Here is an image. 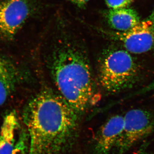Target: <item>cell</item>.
Segmentation results:
<instances>
[{"instance_id":"6da1fadb","label":"cell","mask_w":154,"mask_h":154,"mask_svg":"<svg viewBox=\"0 0 154 154\" xmlns=\"http://www.w3.org/2000/svg\"><path fill=\"white\" fill-rule=\"evenodd\" d=\"M78 114L60 94L41 91L29 101L23 120L30 137L29 154H58L75 137Z\"/></svg>"},{"instance_id":"7a4b0ae2","label":"cell","mask_w":154,"mask_h":154,"mask_svg":"<svg viewBox=\"0 0 154 154\" xmlns=\"http://www.w3.org/2000/svg\"><path fill=\"white\" fill-rule=\"evenodd\" d=\"M51 77L60 94L79 114L96 104L99 96L89 59L82 46L61 38L48 57Z\"/></svg>"},{"instance_id":"3957f363","label":"cell","mask_w":154,"mask_h":154,"mask_svg":"<svg viewBox=\"0 0 154 154\" xmlns=\"http://www.w3.org/2000/svg\"><path fill=\"white\" fill-rule=\"evenodd\" d=\"M131 54L116 48L103 54L99 62V80L105 91L116 94L131 88L137 82L140 70Z\"/></svg>"},{"instance_id":"277c9868","label":"cell","mask_w":154,"mask_h":154,"mask_svg":"<svg viewBox=\"0 0 154 154\" xmlns=\"http://www.w3.org/2000/svg\"><path fill=\"white\" fill-rule=\"evenodd\" d=\"M123 130L116 144V154H125L154 131V114L144 109H131L124 116Z\"/></svg>"},{"instance_id":"5b68a950","label":"cell","mask_w":154,"mask_h":154,"mask_svg":"<svg viewBox=\"0 0 154 154\" xmlns=\"http://www.w3.org/2000/svg\"><path fill=\"white\" fill-rule=\"evenodd\" d=\"M110 35L130 53L142 54L151 51L154 49V11L128 31L113 32Z\"/></svg>"},{"instance_id":"8992f818","label":"cell","mask_w":154,"mask_h":154,"mask_svg":"<svg viewBox=\"0 0 154 154\" xmlns=\"http://www.w3.org/2000/svg\"><path fill=\"white\" fill-rule=\"evenodd\" d=\"M32 0L0 2V37L14 38L32 13Z\"/></svg>"},{"instance_id":"52a82bcc","label":"cell","mask_w":154,"mask_h":154,"mask_svg":"<svg viewBox=\"0 0 154 154\" xmlns=\"http://www.w3.org/2000/svg\"><path fill=\"white\" fill-rule=\"evenodd\" d=\"M124 116L110 117L102 127L96 137L95 149L96 154H108L115 147L124 127Z\"/></svg>"},{"instance_id":"ba28073f","label":"cell","mask_w":154,"mask_h":154,"mask_svg":"<svg viewBox=\"0 0 154 154\" xmlns=\"http://www.w3.org/2000/svg\"><path fill=\"white\" fill-rule=\"evenodd\" d=\"M20 79V72L14 64L0 57V106L14 92Z\"/></svg>"},{"instance_id":"9c48e42d","label":"cell","mask_w":154,"mask_h":154,"mask_svg":"<svg viewBox=\"0 0 154 154\" xmlns=\"http://www.w3.org/2000/svg\"><path fill=\"white\" fill-rule=\"evenodd\" d=\"M107 23L116 32H125L140 22L136 11L129 8L110 9L106 14Z\"/></svg>"},{"instance_id":"30bf717a","label":"cell","mask_w":154,"mask_h":154,"mask_svg":"<svg viewBox=\"0 0 154 154\" xmlns=\"http://www.w3.org/2000/svg\"><path fill=\"white\" fill-rule=\"evenodd\" d=\"M19 122L15 111L7 113L0 131V154H13L16 146L15 136Z\"/></svg>"},{"instance_id":"8fae6325","label":"cell","mask_w":154,"mask_h":154,"mask_svg":"<svg viewBox=\"0 0 154 154\" xmlns=\"http://www.w3.org/2000/svg\"><path fill=\"white\" fill-rule=\"evenodd\" d=\"M133 0H105L107 5L110 9L126 8Z\"/></svg>"},{"instance_id":"7c38bea8","label":"cell","mask_w":154,"mask_h":154,"mask_svg":"<svg viewBox=\"0 0 154 154\" xmlns=\"http://www.w3.org/2000/svg\"><path fill=\"white\" fill-rule=\"evenodd\" d=\"M149 93H154V80L145 87L136 92L135 94H134V96L135 95L137 96L139 95H141L148 94Z\"/></svg>"},{"instance_id":"4fadbf2b","label":"cell","mask_w":154,"mask_h":154,"mask_svg":"<svg viewBox=\"0 0 154 154\" xmlns=\"http://www.w3.org/2000/svg\"><path fill=\"white\" fill-rule=\"evenodd\" d=\"M75 5L81 8H84L86 7L90 0H67Z\"/></svg>"},{"instance_id":"5bb4252c","label":"cell","mask_w":154,"mask_h":154,"mask_svg":"<svg viewBox=\"0 0 154 154\" xmlns=\"http://www.w3.org/2000/svg\"><path fill=\"white\" fill-rule=\"evenodd\" d=\"M137 154H147L146 152V151L145 147H143V148L141 149L138 152Z\"/></svg>"}]
</instances>
